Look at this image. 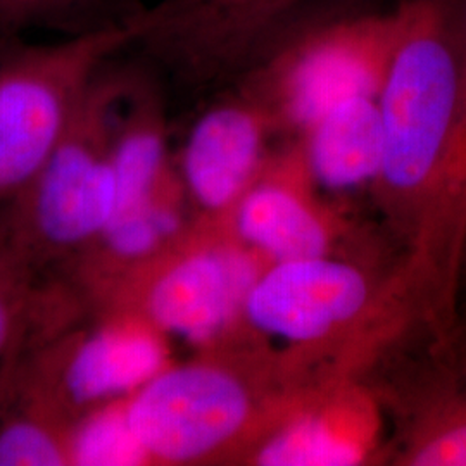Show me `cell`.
<instances>
[{
  "instance_id": "9c48e42d",
  "label": "cell",
  "mask_w": 466,
  "mask_h": 466,
  "mask_svg": "<svg viewBox=\"0 0 466 466\" xmlns=\"http://www.w3.org/2000/svg\"><path fill=\"white\" fill-rule=\"evenodd\" d=\"M382 413L350 377L306 390L244 456V465L358 466L375 460Z\"/></svg>"
},
{
  "instance_id": "30bf717a",
  "label": "cell",
  "mask_w": 466,
  "mask_h": 466,
  "mask_svg": "<svg viewBox=\"0 0 466 466\" xmlns=\"http://www.w3.org/2000/svg\"><path fill=\"white\" fill-rule=\"evenodd\" d=\"M275 128V119L249 94L198 119L185 142L180 180L200 218L223 219L232 211L265 165Z\"/></svg>"
},
{
  "instance_id": "e0dca14e",
  "label": "cell",
  "mask_w": 466,
  "mask_h": 466,
  "mask_svg": "<svg viewBox=\"0 0 466 466\" xmlns=\"http://www.w3.org/2000/svg\"><path fill=\"white\" fill-rule=\"evenodd\" d=\"M69 433L44 418H19L0 429V466L69 465Z\"/></svg>"
},
{
  "instance_id": "5bb4252c",
  "label": "cell",
  "mask_w": 466,
  "mask_h": 466,
  "mask_svg": "<svg viewBox=\"0 0 466 466\" xmlns=\"http://www.w3.org/2000/svg\"><path fill=\"white\" fill-rule=\"evenodd\" d=\"M111 167L116 187L115 218L152 198L175 177L167 157L165 125L150 104H138L116 119Z\"/></svg>"
},
{
  "instance_id": "277c9868",
  "label": "cell",
  "mask_w": 466,
  "mask_h": 466,
  "mask_svg": "<svg viewBox=\"0 0 466 466\" xmlns=\"http://www.w3.org/2000/svg\"><path fill=\"white\" fill-rule=\"evenodd\" d=\"M267 265L225 219L199 218L169 249L116 283L117 308L208 350L249 329L244 306Z\"/></svg>"
},
{
  "instance_id": "2e32d148",
  "label": "cell",
  "mask_w": 466,
  "mask_h": 466,
  "mask_svg": "<svg viewBox=\"0 0 466 466\" xmlns=\"http://www.w3.org/2000/svg\"><path fill=\"white\" fill-rule=\"evenodd\" d=\"M127 400L96 406L67 435L69 465H152L128 415Z\"/></svg>"
},
{
  "instance_id": "52a82bcc",
  "label": "cell",
  "mask_w": 466,
  "mask_h": 466,
  "mask_svg": "<svg viewBox=\"0 0 466 466\" xmlns=\"http://www.w3.org/2000/svg\"><path fill=\"white\" fill-rule=\"evenodd\" d=\"M116 96L90 85L66 134L32 185L28 218L52 249L90 248L116 215L111 140Z\"/></svg>"
},
{
  "instance_id": "8fae6325",
  "label": "cell",
  "mask_w": 466,
  "mask_h": 466,
  "mask_svg": "<svg viewBox=\"0 0 466 466\" xmlns=\"http://www.w3.org/2000/svg\"><path fill=\"white\" fill-rule=\"evenodd\" d=\"M167 333L132 311L82 337L59 370V390L71 406L96 408L130 398L169 365Z\"/></svg>"
},
{
  "instance_id": "7a4b0ae2",
  "label": "cell",
  "mask_w": 466,
  "mask_h": 466,
  "mask_svg": "<svg viewBox=\"0 0 466 466\" xmlns=\"http://www.w3.org/2000/svg\"><path fill=\"white\" fill-rule=\"evenodd\" d=\"M461 67V17L451 0H406L379 92L382 163L371 184L406 256L417 244L450 147Z\"/></svg>"
},
{
  "instance_id": "7c38bea8",
  "label": "cell",
  "mask_w": 466,
  "mask_h": 466,
  "mask_svg": "<svg viewBox=\"0 0 466 466\" xmlns=\"http://www.w3.org/2000/svg\"><path fill=\"white\" fill-rule=\"evenodd\" d=\"M299 142L318 185L348 190L373 184L383 149L379 97H358L335 106L299 135Z\"/></svg>"
},
{
  "instance_id": "ba28073f",
  "label": "cell",
  "mask_w": 466,
  "mask_h": 466,
  "mask_svg": "<svg viewBox=\"0 0 466 466\" xmlns=\"http://www.w3.org/2000/svg\"><path fill=\"white\" fill-rule=\"evenodd\" d=\"M300 142L268 156L256 180L223 218L267 263L339 256L348 223L319 200Z\"/></svg>"
},
{
  "instance_id": "8992f818",
  "label": "cell",
  "mask_w": 466,
  "mask_h": 466,
  "mask_svg": "<svg viewBox=\"0 0 466 466\" xmlns=\"http://www.w3.org/2000/svg\"><path fill=\"white\" fill-rule=\"evenodd\" d=\"M125 38L102 30L0 67V198L28 188L59 146L96 69Z\"/></svg>"
},
{
  "instance_id": "d6986e66",
  "label": "cell",
  "mask_w": 466,
  "mask_h": 466,
  "mask_svg": "<svg viewBox=\"0 0 466 466\" xmlns=\"http://www.w3.org/2000/svg\"><path fill=\"white\" fill-rule=\"evenodd\" d=\"M13 330V313L11 306L5 299V294L0 290V350L5 346Z\"/></svg>"
},
{
  "instance_id": "ac0fdd59",
  "label": "cell",
  "mask_w": 466,
  "mask_h": 466,
  "mask_svg": "<svg viewBox=\"0 0 466 466\" xmlns=\"http://www.w3.org/2000/svg\"><path fill=\"white\" fill-rule=\"evenodd\" d=\"M461 35H463V67H461V88H460V102L458 113L452 130V144L458 150L466 154V0L465 9L461 15Z\"/></svg>"
},
{
  "instance_id": "6da1fadb",
  "label": "cell",
  "mask_w": 466,
  "mask_h": 466,
  "mask_svg": "<svg viewBox=\"0 0 466 466\" xmlns=\"http://www.w3.org/2000/svg\"><path fill=\"white\" fill-rule=\"evenodd\" d=\"M250 333L208 348L188 363H169L127 400L152 465L242 463L308 390L285 356Z\"/></svg>"
},
{
  "instance_id": "3957f363",
  "label": "cell",
  "mask_w": 466,
  "mask_h": 466,
  "mask_svg": "<svg viewBox=\"0 0 466 466\" xmlns=\"http://www.w3.org/2000/svg\"><path fill=\"white\" fill-rule=\"evenodd\" d=\"M420 313L406 271L379 283L361 261L318 256L268 263L250 287L244 321L256 335L289 344V360L304 373L327 350L367 346Z\"/></svg>"
},
{
  "instance_id": "5b68a950",
  "label": "cell",
  "mask_w": 466,
  "mask_h": 466,
  "mask_svg": "<svg viewBox=\"0 0 466 466\" xmlns=\"http://www.w3.org/2000/svg\"><path fill=\"white\" fill-rule=\"evenodd\" d=\"M398 35V11L321 25L292 40L259 71L249 96L300 135L335 106L379 97Z\"/></svg>"
},
{
  "instance_id": "9a60e30c",
  "label": "cell",
  "mask_w": 466,
  "mask_h": 466,
  "mask_svg": "<svg viewBox=\"0 0 466 466\" xmlns=\"http://www.w3.org/2000/svg\"><path fill=\"white\" fill-rule=\"evenodd\" d=\"M398 460L400 465L466 466V385L441 389L427 400Z\"/></svg>"
},
{
  "instance_id": "4fadbf2b",
  "label": "cell",
  "mask_w": 466,
  "mask_h": 466,
  "mask_svg": "<svg viewBox=\"0 0 466 466\" xmlns=\"http://www.w3.org/2000/svg\"><path fill=\"white\" fill-rule=\"evenodd\" d=\"M184 185L175 175L152 198L117 215L90 246L96 267L116 283L169 249L187 230Z\"/></svg>"
}]
</instances>
